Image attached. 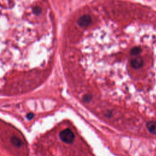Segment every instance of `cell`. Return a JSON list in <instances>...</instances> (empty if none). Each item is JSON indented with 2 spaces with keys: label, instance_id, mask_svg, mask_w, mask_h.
<instances>
[{
  "label": "cell",
  "instance_id": "6da1fadb",
  "mask_svg": "<svg viewBox=\"0 0 156 156\" xmlns=\"http://www.w3.org/2000/svg\"><path fill=\"white\" fill-rule=\"evenodd\" d=\"M54 35L46 0H0V82L14 72L45 67Z\"/></svg>",
  "mask_w": 156,
  "mask_h": 156
},
{
  "label": "cell",
  "instance_id": "7a4b0ae2",
  "mask_svg": "<svg viewBox=\"0 0 156 156\" xmlns=\"http://www.w3.org/2000/svg\"><path fill=\"white\" fill-rule=\"evenodd\" d=\"M60 139L64 143L71 144L75 140V134L70 129H66L61 132L59 134Z\"/></svg>",
  "mask_w": 156,
  "mask_h": 156
},
{
  "label": "cell",
  "instance_id": "3957f363",
  "mask_svg": "<svg viewBox=\"0 0 156 156\" xmlns=\"http://www.w3.org/2000/svg\"><path fill=\"white\" fill-rule=\"evenodd\" d=\"M92 18L88 15H85L81 17V19L78 21V23L81 27L87 28L88 27L92 22Z\"/></svg>",
  "mask_w": 156,
  "mask_h": 156
},
{
  "label": "cell",
  "instance_id": "277c9868",
  "mask_svg": "<svg viewBox=\"0 0 156 156\" xmlns=\"http://www.w3.org/2000/svg\"><path fill=\"white\" fill-rule=\"evenodd\" d=\"M146 128L150 133L156 135V121H150L147 122Z\"/></svg>",
  "mask_w": 156,
  "mask_h": 156
},
{
  "label": "cell",
  "instance_id": "5b68a950",
  "mask_svg": "<svg viewBox=\"0 0 156 156\" xmlns=\"http://www.w3.org/2000/svg\"><path fill=\"white\" fill-rule=\"evenodd\" d=\"M33 116H34L33 114H32V113H31V114H28V119H31Z\"/></svg>",
  "mask_w": 156,
  "mask_h": 156
}]
</instances>
